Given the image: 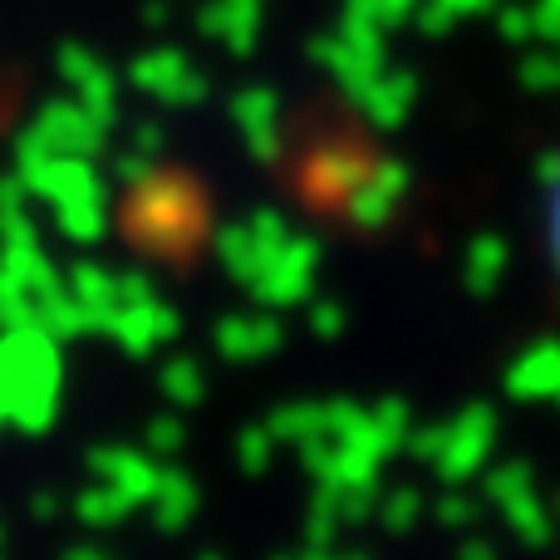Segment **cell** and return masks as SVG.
Returning <instances> with one entry per match:
<instances>
[]
</instances>
